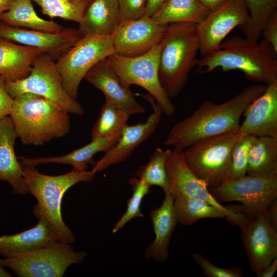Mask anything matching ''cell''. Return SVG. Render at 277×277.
<instances>
[{
    "label": "cell",
    "mask_w": 277,
    "mask_h": 277,
    "mask_svg": "<svg viewBox=\"0 0 277 277\" xmlns=\"http://www.w3.org/2000/svg\"><path fill=\"white\" fill-rule=\"evenodd\" d=\"M6 87L13 98L23 93H31L47 99L69 113L84 114L81 105L65 90L55 61L45 53L35 58L27 76L15 82H6Z\"/></svg>",
    "instance_id": "obj_9"
},
{
    "label": "cell",
    "mask_w": 277,
    "mask_h": 277,
    "mask_svg": "<svg viewBox=\"0 0 277 277\" xmlns=\"http://www.w3.org/2000/svg\"><path fill=\"white\" fill-rule=\"evenodd\" d=\"M143 96L150 104L152 112L145 122L125 126L115 144L93 165L91 171L94 173L127 160L134 150L155 131L161 119L162 110L151 95Z\"/></svg>",
    "instance_id": "obj_14"
},
{
    "label": "cell",
    "mask_w": 277,
    "mask_h": 277,
    "mask_svg": "<svg viewBox=\"0 0 277 277\" xmlns=\"http://www.w3.org/2000/svg\"><path fill=\"white\" fill-rule=\"evenodd\" d=\"M119 138H99L92 140L87 145L71 152L61 156H43L28 158L23 156L18 157L23 166L35 167L39 164L57 163L68 164L73 166V170L78 171L87 170L89 165L93 166L96 161L94 156L98 152H106L117 142Z\"/></svg>",
    "instance_id": "obj_25"
},
{
    "label": "cell",
    "mask_w": 277,
    "mask_h": 277,
    "mask_svg": "<svg viewBox=\"0 0 277 277\" xmlns=\"http://www.w3.org/2000/svg\"><path fill=\"white\" fill-rule=\"evenodd\" d=\"M122 21L117 0H93L78 23V30L82 36H112Z\"/></svg>",
    "instance_id": "obj_23"
},
{
    "label": "cell",
    "mask_w": 277,
    "mask_h": 277,
    "mask_svg": "<svg viewBox=\"0 0 277 277\" xmlns=\"http://www.w3.org/2000/svg\"><path fill=\"white\" fill-rule=\"evenodd\" d=\"M277 269V257L265 267L258 276V277H272Z\"/></svg>",
    "instance_id": "obj_42"
},
{
    "label": "cell",
    "mask_w": 277,
    "mask_h": 277,
    "mask_svg": "<svg viewBox=\"0 0 277 277\" xmlns=\"http://www.w3.org/2000/svg\"><path fill=\"white\" fill-rule=\"evenodd\" d=\"M14 98L8 93L6 87V82L0 76V121L9 115Z\"/></svg>",
    "instance_id": "obj_39"
},
{
    "label": "cell",
    "mask_w": 277,
    "mask_h": 277,
    "mask_svg": "<svg viewBox=\"0 0 277 277\" xmlns=\"http://www.w3.org/2000/svg\"><path fill=\"white\" fill-rule=\"evenodd\" d=\"M261 36L277 52V10L271 14L264 23Z\"/></svg>",
    "instance_id": "obj_38"
},
{
    "label": "cell",
    "mask_w": 277,
    "mask_h": 277,
    "mask_svg": "<svg viewBox=\"0 0 277 277\" xmlns=\"http://www.w3.org/2000/svg\"><path fill=\"white\" fill-rule=\"evenodd\" d=\"M83 36L78 29L65 28L49 33L8 25L0 22V37L15 43L37 48L56 61Z\"/></svg>",
    "instance_id": "obj_17"
},
{
    "label": "cell",
    "mask_w": 277,
    "mask_h": 277,
    "mask_svg": "<svg viewBox=\"0 0 277 277\" xmlns=\"http://www.w3.org/2000/svg\"><path fill=\"white\" fill-rule=\"evenodd\" d=\"M227 0H200L202 3L209 10L217 8Z\"/></svg>",
    "instance_id": "obj_43"
},
{
    "label": "cell",
    "mask_w": 277,
    "mask_h": 277,
    "mask_svg": "<svg viewBox=\"0 0 277 277\" xmlns=\"http://www.w3.org/2000/svg\"><path fill=\"white\" fill-rule=\"evenodd\" d=\"M84 78L101 90L105 99L110 101L130 116L145 111V107L137 102L130 88L122 85L106 58L94 66Z\"/></svg>",
    "instance_id": "obj_20"
},
{
    "label": "cell",
    "mask_w": 277,
    "mask_h": 277,
    "mask_svg": "<svg viewBox=\"0 0 277 277\" xmlns=\"http://www.w3.org/2000/svg\"><path fill=\"white\" fill-rule=\"evenodd\" d=\"M266 87L262 84L249 86L221 104L204 101L190 116L173 125L163 144L182 151L201 139L238 131L244 112Z\"/></svg>",
    "instance_id": "obj_1"
},
{
    "label": "cell",
    "mask_w": 277,
    "mask_h": 277,
    "mask_svg": "<svg viewBox=\"0 0 277 277\" xmlns=\"http://www.w3.org/2000/svg\"><path fill=\"white\" fill-rule=\"evenodd\" d=\"M113 53L112 36L88 35L81 38L55 62L67 93L76 100L80 84L87 73Z\"/></svg>",
    "instance_id": "obj_10"
},
{
    "label": "cell",
    "mask_w": 277,
    "mask_h": 277,
    "mask_svg": "<svg viewBox=\"0 0 277 277\" xmlns=\"http://www.w3.org/2000/svg\"><path fill=\"white\" fill-rule=\"evenodd\" d=\"M193 258L196 263L201 267L204 275L208 277H242L243 271L241 268L231 267L223 268L213 265L202 254L195 253Z\"/></svg>",
    "instance_id": "obj_36"
},
{
    "label": "cell",
    "mask_w": 277,
    "mask_h": 277,
    "mask_svg": "<svg viewBox=\"0 0 277 277\" xmlns=\"http://www.w3.org/2000/svg\"><path fill=\"white\" fill-rule=\"evenodd\" d=\"M24 145H41L68 133L69 113L47 99L25 93L14 98L9 114Z\"/></svg>",
    "instance_id": "obj_3"
},
{
    "label": "cell",
    "mask_w": 277,
    "mask_h": 277,
    "mask_svg": "<svg viewBox=\"0 0 277 277\" xmlns=\"http://www.w3.org/2000/svg\"><path fill=\"white\" fill-rule=\"evenodd\" d=\"M44 53L37 48L20 45L0 37V76L5 82L27 76L35 58Z\"/></svg>",
    "instance_id": "obj_24"
},
{
    "label": "cell",
    "mask_w": 277,
    "mask_h": 277,
    "mask_svg": "<svg viewBox=\"0 0 277 277\" xmlns=\"http://www.w3.org/2000/svg\"><path fill=\"white\" fill-rule=\"evenodd\" d=\"M33 212L38 219L35 226L20 233L0 236V255L13 258L60 242L45 216L35 207Z\"/></svg>",
    "instance_id": "obj_19"
},
{
    "label": "cell",
    "mask_w": 277,
    "mask_h": 277,
    "mask_svg": "<svg viewBox=\"0 0 277 277\" xmlns=\"http://www.w3.org/2000/svg\"><path fill=\"white\" fill-rule=\"evenodd\" d=\"M247 174H277V137H256L249 152Z\"/></svg>",
    "instance_id": "obj_28"
},
{
    "label": "cell",
    "mask_w": 277,
    "mask_h": 277,
    "mask_svg": "<svg viewBox=\"0 0 277 277\" xmlns=\"http://www.w3.org/2000/svg\"><path fill=\"white\" fill-rule=\"evenodd\" d=\"M173 200L169 189L165 192L162 205L150 212L155 238L145 249V256L147 259L163 263L168 258L170 240L178 223L174 210Z\"/></svg>",
    "instance_id": "obj_22"
},
{
    "label": "cell",
    "mask_w": 277,
    "mask_h": 277,
    "mask_svg": "<svg viewBox=\"0 0 277 277\" xmlns=\"http://www.w3.org/2000/svg\"><path fill=\"white\" fill-rule=\"evenodd\" d=\"M210 11L200 0H168L151 17L162 25L201 24Z\"/></svg>",
    "instance_id": "obj_27"
},
{
    "label": "cell",
    "mask_w": 277,
    "mask_h": 277,
    "mask_svg": "<svg viewBox=\"0 0 277 277\" xmlns=\"http://www.w3.org/2000/svg\"><path fill=\"white\" fill-rule=\"evenodd\" d=\"M173 207L178 223L190 225L206 218H227L228 213L199 199L183 195L174 197Z\"/></svg>",
    "instance_id": "obj_29"
},
{
    "label": "cell",
    "mask_w": 277,
    "mask_h": 277,
    "mask_svg": "<svg viewBox=\"0 0 277 277\" xmlns=\"http://www.w3.org/2000/svg\"><path fill=\"white\" fill-rule=\"evenodd\" d=\"M148 0H117L122 21L140 18L144 15Z\"/></svg>",
    "instance_id": "obj_37"
},
{
    "label": "cell",
    "mask_w": 277,
    "mask_h": 277,
    "mask_svg": "<svg viewBox=\"0 0 277 277\" xmlns=\"http://www.w3.org/2000/svg\"><path fill=\"white\" fill-rule=\"evenodd\" d=\"M161 46L159 43L147 53L135 57H124L115 53L106 61L126 88L138 85L145 90L160 106L163 113L172 115L175 108L162 87L159 76Z\"/></svg>",
    "instance_id": "obj_8"
},
{
    "label": "cell",
    "mask_w": 277,
    "mask_h": 277,
    "mask_svg": "<svg viewBox=\"0 0 277 277\" xmlns=\"http://www.w3.org/2000/svg\"><path fill=\"white\" fill-rule=\"evenodd\" d=\"M256 136L243 135L235 144L232 153L230 179H236L247 174L248 155Z\"/></svg>",
    "instance_id": "obj_35"
},
{
    "label": "cell",
    "mask_w": 277,
    "mask_h": 277,
    "mask_svg": "<svg viewBox=\"0 0 277 277\" xmlns=\"http://www.w3.org/2000/svg\"><path fill=\"white\" fill-rule=\"evenodd\" d=\"M18 137L9 115L0 121V181L7 182L13 192L24 195L29 193L25 181L23 167L15 152Z\"/></svg>",
    "instance_id": "obj_21"
},
{
    "label": "cell",
    "mask_w": 277,
    "mask_h": 277,
    "mask_svg": "<svg viewBox=\"0 0 277 277\" xmlns=\"http://www.w3.org/2000/svg\"><path fill=\"white\" fill-rule=\"evenodd\" d=\"M197 25L190 23L168 24L160 42L159 76L161 84L171 98L185 87L199 51Z\"/></svg>",
    "instance_id": "obj_4"
},
{
    "label": "cell",
    "mask_w": 277,
    "mask_h": 277,
    "mask_svg": "<svg viewBox=\"0 0 277 277\" xmlns=\"http://www.w3.org/2000/svg\"><path fill=\"white\" fill-rule=\"evenodd\" d=\"M241 239L252 271L258 276L277 257V231L264 212L248 220L241 227Z\"/></svg>",
    "instance_id": "obj_16"
},
{
    "label": "cell",
    "mask_w": 277,
    "mask_h": 277,
    "mask_svg": "<svg viewBox=\"0 0 277 277\" xmlns=\"http://www.w3.org/2000/svg\"><path fill=\"white\" fill-rule=\"evenodd\" d=\"M87 254L75 251L71 244L58 242L13 258L0 259V265L19 277H62L72 264L82 263Z\"/></svg>",
    "instance_id": "obj_11"
},
{
    "label": "cell",
    "mask_w": 277,
    "mask_h": 277,
    "mask_svg": "<svg viewBox=\"0 0 277 277\" xmlns=\"http://www.w3.org/2000/svg\"><path fill=\"white\" fill-rule=\"evenodd\" d=\"M128 182L132 186V194L127 201L124 214L113 226V233L118 232L133 219L144 216L141 210V205L144 197L151 192L150 186L137 177L129 179Z\"/></svg>",
    "instance_id": "obj_34"
},
{
    "label": "cell",
    "mask_w": 277,
    "mask_h": 277,
    "mask_svg": "<svg viewBox=\"0 0 277 277\" xmlns=\"http://www.w3.org/2000/svg\"><path fill=\"white\" fill-rule=\"evenodd\" d=\"M167 26L146 16L122 21L112 35L115 53L131 57L147 53L160 43Z\"/></svg>",
    "instance_id": "obj_15"
},
{
    "label": "cell",
    "mask_w": 277,
    "mask_h": 277,
    "mask_svg": "<svg viewBox=\"0 0 277 277\" xmlns=\"http://www.w3.org/2000/svg\"><path fill=\"white\" fill-rule=\"evenodd\" d=\"M12 275L7 272L4 267L0 265V277H10Z\"/></svg>",
    "instance_id": "obj_45"
},
{
    "label": "cell",
    "mask_w": 277,
    "mask_h": 277,
    "mask_svg": "<svg viewBox=\"0 0 277 277\" xmlns=\"http://www.w3.org/2000/svg\"><path fill=\"white\" fill-rule=\"evenodd\" d=\"M215 199L221 203L239 201L240 205L228 206L232 211L252 220L263 213L277 199V174H245L230 179L219 186L209 188Z\"/></svg>",
    "instance_id": "obj_7"
},
{
    "label": "cell",
    "mask_w": 277,
    "mask_h": 277,
    "mask_svg": "<svg viewBox=\"0 0 277 277\" xmlns=\"http://www.w3.org/2000/svg\"><path fill=\"white\" fill-rule=\"evenodd\" d=\"M249 20L245 0H227L210 11L196 27L199 52L201 56L219 49L222 42L233 29L246 25Z\"/></svg>",
    "instance_id": "obj_12"
},
{
    "label": "cell",
    "mask_w": 277,
    "mask_h": 277,
    "mask_svg": "<svg viewBox=\"0 0 277 277\" xmlns=\"http://www.w3.org/2000/svg\"><path fill=\"white\" fill-rule=\"evenodd\" d=\"M266 86L243 114L239 129L243 135L277 137V81Z\"/></svg>",
    "instance_id": "obj_18"
},
{
    "label": "cell",
    "mask_w": 277,
    "mask_h": 277,
    "mask_svg": "<svg viewBox=\"0 0 277 277\" xmlns=\"http://www.w3.org/2000/svg\"><path fill=\"white\" fill-rule=\"evenodd\" d=\"M13 0H0V16L10 8Z\"/></svg>",
    "instance_id": "obj_44"
},
{
    "label": "cell",
    "mask_w": 277,
    "mask_h": 277,
    "mask_svg": "<svg viewBox=\"0 0 277 277\" xmlns=\"http://www.w3.org/2000/svg\"><path fill=\"white\" fill-rule=\"evenodd\" d=\"M264 212L271 227L277 231V199L267 207Z\"/></svg>",
    "instance_id": "obj_40"
},
{
    "label": "cell",
    "mask_w": 277,
    "mask_h": 277,
    "mask_svg": "<svg viewBox=\"0 0 277 277\" xmlns=\"http://www.w3.org/2000/svg\"><path fill=\"white\" fill-rule=\"evenodd\" d=\"M31 0H13L9 9L0 16V22L8 25L49 33H58L65 29L51 20L39 17Z\"/></svg>",
    "instance_id": "obj_26"
},
{
    "label": "cell",
    "mask_w": 277,
    "mask_h": 277,
    "mask_svg": "<svg viewBox=\"0 0 277 277\" xmlns=\"http://www.w3.org/2000/svg\"><path fill=\"white\" fill-rule=\"evenodd\" d=\"M169 149L157 147L149 161L138 169L136 176L149 186H157L164 192L170 189L169 181L166 171V163Z\"/></svg>",
    "instance_id": "obj_32"
},
{
    "label": "cell",
    "mask_w": 277,
    "mask_h": 277,
    "mask_svg": "<svg viewBox=\"0 0 277 277\" xmlns=\"http://www.w3.org/2000/svg\"><path fill=\"white\" fill-rule=\"evenodd\" d=\"M197 72L238 70L249 80L265 85L277 81V52L263 39L260 41L234 35L225 39L220 48L198 59Z\"/></svg>",
    "instance_id": "obj_2"
},
{
    "label": "cell",
    "mask_w": 277,
    "mask_h": 277,
    "mask_svg": "<svg viewBox=\"0 0 277 277\" xmlns=\"http://www.w3.org/2000/svg\"><path fill=\"white\" fill-rule=\"evenodd\" d=\"M249 14V22L239 29L245 37L259 41L263 26L277 10V0H245Z\"/></svg>",
    "instance_id": "obj_33"
},
{
    "label": "cell",
    "mask_w": 277,
    "mask_h": 277,
    "mask_svg": "<svg viewBox=\"0 0 277 277\" xmlns=\"http://www.w3.org/2000/svg\"><path fill=\"white\" fill-rule=\"evenodd\" d=\"M29 193L36 199L35 207L47 219L61 242L72 244L75 235L63 220L61 204L65 192L80 182H90L95 177L91 171L69 172L49 175L39 172L35 167L22 166Z\"/></svg>",
    "instance_id": "obj_5"
},
{
    "label": "cell",
    "mask_w": 277,
    "mask_h": 277,
    "mask_svg": "<svg viewBox=\"0 0 277 277\" xmlns=\"http://www.w3.org/2000/svg\"><path fill=\"white\" fill-rule=\"evenodd\" d=\"M168 0H148L144 16L151 17Z\"/></svg>",
    "instance_id": "obj_41"
},
{
    "label": "cell",
    "mask_w": 277,
    "mask_h": 277,
    "mask_svg": "<svg viewBox=\"0 0 277 277\" xmlns=\"http://www.w3.org/2000/svg\"><path fill=\"white\" fill-rule=\"evenodd\" d=\"M51 19L60 17L79 23L93 0H31Z\"/></svg>",
    "instance_id": "obj_31"
},
{
    "label": "cell",
    "mask_w": 277,
    "mask_h": 277,
    "mask_svg": "<svg viewBox=\"0 0 277 277\" xmlns=\"http://www.w3.org/2000/svg\"><path fill=\"white\" fill-rule=\"evenodd\" d=\"M130 115L105 99L98 117L91 131L92 140L99 138H119L127 125Z\"/></svg>",
    "instance_id": "obj_30"
},
{
    "label": "cell",
    "mask_w": 277,
    "mask_h": 277,
    "mask_svg": "<svg viewBox=\"0 0 277 277\" xmlns=\"http://www.w3.org/2000/svg\"><path fill=\"white\" fill-rule=\"evenodd\" d=\"M170 190L173 196L183 195L202 200L226 212V218L230 223L238 225L241 221L239 214L223 206L212 196L207 184L197 177L186 164L181 150L169 149L166 163Z\"/></svg>",
    "instance_id": "obj_13"
},
{
    "label": "cell",
    "mask_w": 277,
    "mask_h": 277,
    "mask_svg": "<svg viewBox=\"0 0 277 277\" xmlns=\"http://www.w3.org/2000/svg\"><path fill=\"white\" fill-rule=\"evenodd\" d=\"M243 135L239 130L199 140L182 151L191 170L209 188L230 179L233 149Z\"/></svg>",
    "instance_id": "obj_6"
}]
</instances>
